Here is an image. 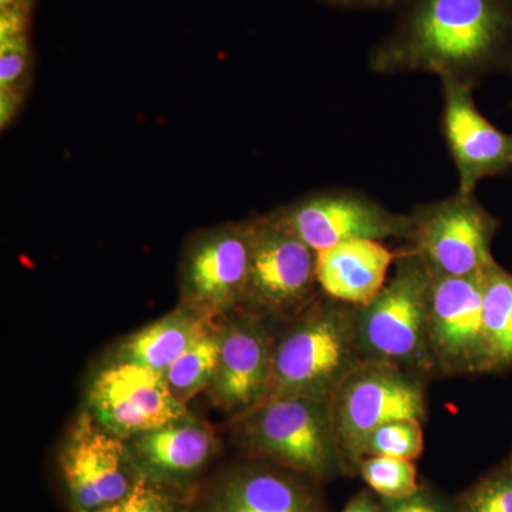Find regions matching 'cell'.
I'll return each instance as SVG.
<instances>
[{"mask_svg": "<svg viewBox=\"0 0 512 512\" xmlns=\"http://www.w3.org/2000/svg\"><path fill=\"white\" fill-rule=\"evenodd\" d=\"M370 49V72L436 74L476 90L512 77V0H403Z\"/></svg>", "mask_w": 512, "mask_h": 512, "instance_id": "6da1fadb", "label": "cell"}, {"mask_svg": "<svg viewBox=\"0 0 512 512\" xmlns=\"http://www.w3.org/2000/svg\"><path fill=\"white\" fill-rule=\"evenodd\" d=\"M348 312L319 305L276 340L266 399H330L355 365L357 329Z\"/></svg>", "mask_w": 512, "mask_h": 512, "instance_id": "7a4b0ae2", "label": "cell"}, {"mask_svg": "<svg viewBox=\"0 0 512 512\" xmlns=\"http://www.w3.org/2000/svg\"><path fill=\"white\" fill-rule=\"evenodd\" d=\"M235 421L242 446L306 476H326L340 456L330 399L272 397Z\"/></svg>", "mask_w": 512, "mask_h": 512, "instance_id": "3957f363", "label": "cell"}, {"mask_svg": "<svg viewBox=\"0 0 512 512\" xmlns=\"http://www.w3.org/2000/svg\"><path fill=\"white\" fill-rule=\"evenodd\" d=\"M412 249L433 274L471 276L497 264L491 242L500 222L476 194H456L419 204L410 212Z\"/></svg>", "mask_w": 512, "mask_h": 512, "instance_id": "277c9868", "label": "cell"}, {"mask_svg": "<svg viewBox=\"0 0 512 512\" xmlns=\"http://www.w3.org/2000/svg\"><path fill=\"white\" fill-rule=\"evenodd\" d=\"M423 389L387 362L356 366L330 396L340 456L360 460L373 431L404 419H423Z\"/></svg>", "mask_w": 512, "mask_h": 512, "instance_id": "5b68a950", "label": "cell"}, {"mask_svg": "<svg viewBox=\"0 0 512 512\" xmlns=\"http://www.w3.org/2000/svg\"><path fill=\"white\" fill-rule=\"evenodd\" d=\"M251 264L241 309L265 318L302 311L318 285L316 252L272 214L249 221Z\"/></svg>", "mask_w": 512, "mask_h": 512, "instance_id": "8992f818", "label": "cell"}, {"mask_svg": "<svg viewBox=\"0 0 512 512\" xmlns=\"http://www.w3.org/2000/svg\"><path fill=\"white\" fill-rule=\"evenodd\" d=\"M431 281L420 256L410 249L400 254L393 278L360 313L359 345L382 362L420 359L429 342Z\"/></svg>", "mask_w": 512, "mask_h": 512, "instance_id": "52a82bcc", "label": "cell"}, {"mask_svg": "<svg viewBox=\"0 0 512 512\" xmlns=\"http://www.w3.org/2000/svg\"><path fill=\"white\" fill-rule=\"evenodd\" d=\"M72 512H103L123 501L143 480L127 441L84 410L74 420L59 456Z\"/></svg>", "mask_w": 512, "mask_h": 512, "instance_id": "ba28073f", "label": "cell"}, {"mask_svg": "<svg viewBox=\"0 0 512 512\" xmlns=\"http://www.w3.org/2000/svg\"><path fill=\"white\" fill-rule=\"evenodd\" d=\"M274 214L315 252L355 239L383 241L409 239L412 235L409 214L387 210L379 201L353 188L311 192Z\"/></svg>", "mask_w": 512, "mask_h": 512, "instance_id": "9c48e42d", "label": "cell"}, {"mask_svg": "<svg viewBox=\"0 0 512 512\" xmlns=\"http://www.w3.org/2000/svg\"><path fill=\"white\" fill-rule=\"evenodd\" d=\"M251 264L249 224L222 225L192 238L181 264V303L221 320L239 311Z\"/></svg>", "mask_w": 512, "mask_h": 512, "instance_id": "30bf717a", "label": "cell"}, {"mask_svg": "<svg viewBox=\"0 0 512 512\" xmlns=\"http://www.w3.org/2000/svg\"><path fill=\"white\" fill-rule=\"evenodd\" d=\"M87 410L120 439L158 429L188 416L163 373L111 357L90 380Z\"/></svg>", "mask_w": 512, "mask_h": 512, "instance_id": "8fae6325", "label": "cell"}, {"mask_svg": "<svg viewBox=\"0 0 512 512\" xmlns=\"http://www.w3.org/2000/svg\"><path fill=\"white\" fill-rule=\"evenodd\" d=\"M265 319L239 309L220 320V352L208 393L218 409L235 417L268 393L276 340Z\"/></svg>", "mask_w": 512, "mask_h": 512, "instance_id": "7c38bea8", "label": "cell"}, {"mask_svg": "<svg viewBox=\"0 0 512 512\" xmlns=\"http://www.w3.org/2000/svg\"><path fill=\"white\" fill-rule=\"evenodd\" d=\"M440 82L441 133L456 165L457 191L476 194L481 181L503 175L512 167V134L495 127L478 110L474 90L453 80Z\"/></svg>", "mask_w": 512, "mask_h": 512, "instance_id": "4fadbf2b", "label": "cell"}, {"mask_svg": "<svg viewBox=\"0 0 512 512\" xmlns=\"http://www.w3.org/2000/svg\"><path fill=\"white\" fill-rule=\"evenodd\" d=\"M485 272L471 276L431 272L429 345L451 369L487 367L483 322Z\"/></svg>", "mask_w": 512, "mask_h": 512, "instance_id": "5bb4252c", "label": "cell"}, {"mask_svg": "<svg viewBox=\"0 0 512 512\" xmlns=\"http://www.w3.org/2000/svg\"><path fill=\"white\" fill-rule=\"evenodd\" d=\"M126 441L143 478L190 497L192 484L218 448L212 427L191 413Z\"/></svg>", "mask_w": 512, "mask_h": 512, "instance_id": "9a60e30c", "label": "cell"}, {"mask_svg": "<svg viewBox=\"0 0 512 512\" xmlns=\"http://www.w3.org/2000/svg\"><path fill=\"white\" fill-rule=\"evenodd\" d=\"M397 258L380 241L343 242L316 252V279L329 298L365 308L383 291L387 272Z\"/></svg>", "mask_w": 512, "mask_h": 512, "instance_id": "2e32d148", "label": "cell"}, {"mask_svg": "<svg viewBox=\"0 0 512 512\" xmlns=\"http://www.w3.org/2000/svg\"><path fill=\"white\" fill-rule=\"evenodd\" d=\"M197 512H318L301 484L259 468L229 471L211 485Z\"/></svg>", "mask_w": 512, "mask_h": 512, "instance_id": "e0dca14e", "label": "cell"}, {"mask_svg": "<svg viewBox=\"0 0 512 512\" xmlns=\"http://www.w3.org/2000/svg\"><path fill=\"white\" fill-rule=\"evenodd\" d=\"M218 322L180 303L163 318L128 336L113 357L164 373L185 350L217 328Z\"/></svg>", "mask_w": 512, "mask_h": 512, "instance_id": "ac0fdd59", "label": "cell"}, {"mask_svg": "<svg viewBox=\"0 0 512 512\" xmlns=\"http://www.w3.org/2000/svg\"><path fill=\"white\" fill-rule=\"evenodd\" d=\"M483 322L487 367L512 363V275L494 264L484 275Z\"/></svg>", "mask_w": 512, "mask_h": 512, "instance_id": "d6986e66", "label": "cell"}, {"mask_svg": "<svg viewBox=\"0 0 512 512\" xmlns=\"http://www.w3.org/2000/svg\"><path fill=\"white\" fill-rule=\"evenodd\" d=\"M220 352V322L217 328L190 346L163 373L178 402L185 404L202 390H208L217 369Z\"/></svg>", "mask_w": 512, "mask_h": 512, "instance_id": "ffe728a7", "label": "cell"}, {"mask_svg": "<svg viewBox=\"0 0 512 512\" xmlns=\"http://www.w3.org/2000/svg\"><path fill=\"white\" fill-rule=\"evenodd\" d=\"M360 467L370 488L387 500H407L419 491L413 461L393 457H369L362 461Z\"/></svg>", "mask_w": 512, "mask_h": 512, "instance_id": "44dd1931", "label": "cell"}, {"mask_svg": "<svg viewBox=\"0 0 512 512\" xmlns=\"http://www.w3.org/2000/svg\"><path fill=\"white\" fill-rule=\"evenodd\" d=\"M421 420L404 419L384 424L366 441L365 456L416 460L423 453Z\"/></svg>", "mask_w": 512, "mask_h": 512, "instance_id": "7402d4cb", "label": "cell"}, {"mask_svg": "<svg viewBox=\"0 0 512 512\" xmlns=\"http://www.w3.org/2000/svg\"><path fill=\"white\" fill-rule=\"evenodd\" d=\"M103 512H197L192 507L190 495L168 490L161 485L143 480L130 494Z\"/></svg>", "mask_w": 512, "mask_h": 512, "instance_id": "603a6c76", "label": "cell"}, {"mask_svg": "<svg viewBox=\"0 0 512 512\" xmlns=\"http://www.w3.org/2000/svg\"><path fill=\"white\" fill-rule=\"evenodd\" d=\"M463 512H512V477L485 481L468 495Z\"/></svg>", "mask_w": 512, "mask_h": 512, "instance_id": "cb8c5ba5", "label": "cell"}, {"mask_svg": "<svg viewBox=\"0 0 512 512\" xmlns=\"http://www.w3.org/2000/svg\"><path fill=\"white\" fill-rule=\"evenodd\" d=\"M26 66V47L25 43L18 36L6 37L2 46V69H0V79H2V89L10 87L18 82Z\"/></svg>", "mask_w": 512, "mask_h": 512, "instance_id": "d4e9b609", "label": "cell"}, {"mask_svg": "<svg viewBox=\"0 0 512 512\" xmlns=\"http://www.w3.org/2000/svg\"><path fill=\"white\" fill-rule=\"evenodd\" d=\"M335 8L357 12H396L403 0H322Z\"/></svg>", "mask_w": 512, "mask_h": 512, "instance_id": "484cf974", "label": "cell"}, {"mask_svg": "<svg viewBox=\"0 0 512 512\" xmlns=\"http://www.w3.org/2000/svg\"><path fill=\"white\" fill-rule=\"evenodd\" d=\"M389 512H441L430 504L429 501L421 500L414 495L412 498L407 500L392 501V505L389 507Z\"/></svg>", "mask_w": 512, "mask_h": 512, "instance_id": "4316f807", "label": "cell"}, {"mask_svg": "<svg viewBox=\"0 0 512 512\" xmlns=\"http://www.w3.org/2000/svg\"><path fill=\"white\" fill-rule=\"evenodd\" d=\"M345 512H377V510L369 498L359 497L349 504V507L346 508Z\"/></svg>", "mask_w": 512, "mask_h": 512, "instance_id": "83f0119b", "label": "cell"}]
</instances>
